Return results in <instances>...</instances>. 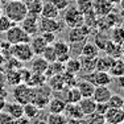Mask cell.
Returning <instances> with one entry per match:
<instances>
[{"label": "cell", "mask_w": 124, "mask_h": 124, "mask_svg": "<svg viewBox=\"0 0 124 124\" xmlns=\"http://www.w3.org/2000/svg\"><path fill=\"white\" fill-rule=\"evenodd\" d=\"M3 15L12 20L15 24H20L28 15V11L23 0H7L3 8Z\"/></svg>", "instance_id": "1"}, {"label": "cell", "mask_w": 124, "mask_h": 124, "mask_svg": "<svg viewBox=\"0 0 124 124\" xmlns=\"http://www.w3.org/2000/svg\"><path fill=\"white\" fill-rule=\"evenodd\" d=\"M53 96V91L50 90L48 85H42L38 87H33V93H32V103H34L36 106L42 110L48 106L49 100Z\"/></svg>", "instance_id": "2"}, {"label": "cell", "mask_w": 124, "mask_h": 124, "mask_svg": "<svg viewBox=\"0 0 124 124\" xmlns=\"http://www.w3.org/2000/svg\"><path fill=\"white\" fill-rule=\"evenodd\" d=\"M31 37L24 29L20 26V24H15L12 28H9L5 32V41L11 45L15 44H21V42H29Z\"/></svg>", "instance_id": "3"}, {"label": "cell", "mask_w": 124, "mask_h": 124, "mask_svg": "<svg viewBox=\"0 0 124 124\" xmlns=\"http://www.w3.org/2000/svg\"><path fill=\"white\" fill-rule=\"evenodd\" d=\"M33 50L29 42H21L11 45V57H15L20 62H29L33 58Z\"/></svg>", "instance_id": "4"}, {"label": "cell", "mask_w": 124, "mask_h": 124, "mask_svg": "<svg viewBox=\"0 0 124 124\" xmlns=\"http://www.w3.org/2000/svg\"><path fill=\"white\" fill-rule=\"evenodd\" d=\"M63 24L69 28H77L85 24V17L83 13H81L77 7H67L65 9V15H63Z\"/></svg>", "instance_id": "5"}, {"label": "cell", "mask_w": 124, "mask_h": 124, "mask_svg": "<svg viewBox=\"0 0 124 124\" xmlns=\"http://www.w3.org/2000/svg\"><path fill=\"white\" fill-rule=\"evenodd\" d=\"M32 93H33V87H29L26 83H19L13 86L12 98L15 102L20 104H26L32 102Z\"/></svg>", "instance_id": "6"}, {"label": "cell", "mask_w": 124, "mask_h": 124, "mask_svg": "<svg viewBox=\"0 0 124 124\" xmlns=\"http://www.w3.org/2000/svg\"><path fill=\"white\" fill-rule=\"evenodd\" d=\"M93 29L87 25H81L77 26V28H70L69 32V42L70 44H83L85 41H87V37L91 34Z\"/></svg>", "instance_id": "7"}, {"label": "cell", "mask_w": 124, "mask_h": 124, "mask_svg": "<svg viewBox=\"0 0 124 124\" xmlns=\"http://www.w3.org/2000/svg\"><path fill=\"white\" fill-rule=\"evenodd\" d=\"M85 79L94 85V86H108L112 82V77L107 71H100V70H94L91 73L83 75Z\"/></svg>", "instance_id": "8"}, {"label": "cell", "mask_w": 124, "mask_h": 124, "mask_svg": "<svg viewBox=\"0 0 124 124\" xmlns=\"http://www.w3.org/2000/svg\"><path fill=\"white\" fill-rule=\"evenodd\" d=\"M62 21L58 19H48V17L40 16L38 19V32H53L58 33L62 31Z\"/></svg>", "instance_id": "9"}, {"label": "cell", "mask_w": 124, "mask_h": 124, "mask_svg": "<svg viewBox=\"0 0 124 124\" xmlns=\"http://www.w3.org/2000/svg\"><path fill=\"white\" fill-rule=\"evenodd\" d=\"M53 48H54L55 54H57V61L62 62V63H65V62L71 57V46L66 41L55 40L54 44H53Z\"/></svg>", "instance_id": "10"}, {"label": "cell", "mask_w": 124, "mask_h": 124, "mask_svg": "<svg viewBox=\"0 0 124 124\" xmlns=\"http://www.w3.org/2000/svg\"><path fill=\"white\" fill-rule=\"evenodd\" d=\"M38 19H40V16L28 13L24 17V20L20 23V26L24 29L29 36H34V34L38 33Z\"/></svg>", "instance_id": "11"}, {"label": "cell", "mask_w": 124, "mask_h": 124, "mask_svg": "<svg viewBox=\"0 0 124 124\" xmlns=\"http://www.w3.org/2000/svg\"><path fill=\"white\" fill-rule=\"evenodd\" d=\"M114 9V5L108 0H93V11L98 17L106 16Z\"/></svg>", "instance_id": "12"}, {"label": "cell", "mask_w": 124, "mask_h": 124, "mask_svg": "<svg viewBox=\"0 0 124 124\" xmlns=\"http://www.w3.org/2000/svg\"><path fill=\"white\" fill-rule=\"evenodd\" d=\"M104 116V122L110 123V124H122L124 122V112L122 108H110L106 111Z\"/></svg>", "instance_id": "13"}, {"label": "cell", "mask_w": 124, "mask_h": 124, "mask_svg": "<svg viewBox=\"0 0 124 124\" xmlns=\"http://www.w3.org/2000/svg\"><path fill=\"white\" fill-rule=\"evenodd\" d=\"M29 62H31V71L32 73H42V74H45L46 69L49 66V62L42 55H33V58Z\"/></svg>", "instance_id": "14"}, {"label": "cell", "mask_w": 124, "mask_h": 124, "mask_svg": "<svg viewBox=\"0 0 124 124\" xmlns=\"http://www.w3.org/2000/svg\"><path fill=\"white\" fill-rule=\"evenodd\" d=\"M111 95H112V91L108 86H95V90H94V94H93V99L96 103H106L110 99Z\"/></svg>", "instance_id": "15"}, {"label": "cell", "mask_w": 124, "mask_h": 124, "mask_svg": "<svg viewBox=\"0 0 124 124\" xmlns=\"http://www.w3.org/2000/svg\"><path fill=\"white\" fill-rule=\"evenodd\" d=\"M29 45H31L32 50H33V54L34 55H41L45 49V46L48 44L45 42V40L42 38L41 34H34V36L31 37V41H29Z\"/></svg>", "instance_id": "16"}, {"label": "cell", "mask_w": 124, "mask_h": 124, "mask_svg": "<svg viewBox=\"0 0 124 124\" xmlns=\"http://www.w3.org/2000/svg\"><path fill=\"white\" fill-rule=\"evenodd\" d=\"M48 111L49 114H63V110L66 107V102L58 96H52V99L48 103Z\"/></svg>", "instance_id": "17"}, {"label": "cell", "mask_w": 124, "mask_h": 124, "mask_svg": "<svg viewBox=\"0 0 124 124\" xmlns=\"http://www.w3.org/2000/svg\"><path fill=\"white\" fill-rule=\"evenodd\" d=\"M63 115L66 117H69V119H82L85 116L78 103H66Z\"/></svg>", "instance_id": "18"}, {"label": "cell", "mask_w": 124, "mask_h": 124, "mask_svg": "<svg viewBox=\"0 0 124 124\" xmlns=\"http://www.w3.org/2000/svg\"><path fill=\"white\" fill-rule=\"evenodd\" d=\"M77 88L79 90L82 98H90V96H93V94H94L95 86H94L91 82H88L87 79L82 78V79H79V81L77 82Z\"/></svg>", "instance_id": "19"}, {"label": "cell", "mask_w": 124, "mask_h": 124, "mask_svg": "<svg viewBox=\"0 0 124 124\" xmlns=\"http://www.w3.org/2000/svg\"><path fill=\"white\" fill-rule=\"evenodd\" d=\"M46 85L50 87V90L53 93H57V91H61L63 90L65 87V82H63V78H62V73L61 74H54V75H50L46 81Z\"/></svg>", "instance_id": "20"}, {"label": "cell", "mask_w": 124, "mask_h": 124, "mask_svg": "<svg viewBox=\"0 0 124 124\" xmlns=\"http://www.w3.org/2000/svg\"><path fill=\"white\" fill-rule=\"evenodd\" d=\"M99 52H100V49L94 42H87V41H85V42L82 44V48H81V52H79V55L96 58L99 55Z\"/></svg>", "instance_id": "21"}, {"label": "cell", "mask_w": 124, "mask_h": 124, "mask_svg": "<svg viewBox=\"0 0 124 124\" xmlns=\"http://www.w3.org/2000/svg\"><path fill=\"white\" fill-rule=\"evenodd\" d=\"M4 111H7L8 114L15 119H19V117L24 116V104H20L17 102H12V103H8L5 104Z\"/></svg>", "instance_id": "22"}, {"label": "cell", "mask_w": 124, "mask_h": 124, "mask_svg": "<svg viewBox=\"0 0 124 124\" xmlns=\"http://www.w3.org/2000/svg\"><path fill=\"white\" fill-rule=\"evenodd\" d=\"M60 11L52 4V1H45L42 4V9H41V15L42 17H48V19H58L60 17Z\"/></svg>", "instance_id": "23"}, {"label": "cell", "mask_w": 124, "mask_h": 124, "mask_svg": "<svg viewBox=\"0 0 124 124\" xmlns=\"http://www.w3.org/2000/svg\"><path fill=\"white\" fill-rule=\"evenodd\" d=\"M79 107H81L83 115H91L95 112V107H96V102L93 99V96L90 98H82L78 102Z\"/></svg>", "instance_id": "24"}, {"label": "cell", "mask_w": 124, "mask_h": 124, "mask_svg": "<svg viewBox=\"0 0 124 124\" xmlns=\"http://www.w3.org/2000/svg\"><path fill=\"white\" fill-rule=\"evenodd\" d=\"M115 58L110 57V55H103V57H96V65H95V70H100V71H110L112 63H114Z\"/></svg>", "instance_id": "25"}, {"label": "cell", "mask_w": 124, "mask_h": 124, "mask_svg": "<svg viewBox=\"0 0 124 124\" xmlns=\"http://www.w3.org/2000/svg\"><path fill=\"white\" fill-rule=\"evenodd\" d=\"M26 7V11L31 15H36V16H40L41 15V9H42V0H23Z\"/></svg>", "instance_id": "26"}, {"label": "cell", "mask_w": 124, "mask_h": 124, "mask_svg": "<svg viewBox=\"0 0 124 124\" xmlns=\"http://www.w3.org/2000/svg\"><path fill=\"white\" fill-rule=\"evenodd\" d=\"M65 71L71 73V74H79L81 73V61L79 57H70L69 60L65 62Z\"/></svg>", "instance_id": "27"}, {"label": "cell", "mask_w": 124, "mask_h": 124, "mask_svg": "<svg viewBox=\"0 0 124 124\" xmlns=\"http://www.w3.org/2000/svg\"><path fill=\"white\" fill-rule=\"evenodd\" d=\"M79 61H81V71L87 74L95 70V65H96V58H91V57H83L79 55Z\"/></svg>", "instance_id": "28"}, {"label": "cell", "mask_w": 124, "mask_h": 124, "mask_svg": "<svg viewBox=\"0 0 124 124\" xmlns=\"http://www.w3.org/2000/svg\"><path fill=\"white\" fill-rule=\"evenodd\" d=\"M40 114H41V108L38 106H36L34 103L29 102L26 104H24V116L28 117L29 120L37 119L40 116Z\"/></svg>", "instance_id": "29"}, {"label": "cell", "mask_w": 124, "mask_h": 124, "mask_svg": "<svg viewBox=\"0 0 124 124\" xmlns=\"http://www.w3.org/2000/svg\"><path fill=\"white\" fill-rule=\"evenodd\" d=\"M46 81H48V78H46L45 74H42V73H32L29 79L26 81V85L29 87H38L45 85Z\"/></svg>", "instance_id": "30"}, {"label": "cell", "mask_w": 124, "mask_h": 124, "mask_svg": "<svg viewBox=\"0 0 124 124\" xmlns=\"http://www.w3.org/2000/svg\"><path fill=\"white\" fill-rule=\"evenodd\" d=\"M103 50L106 52V54L110 55V57H112V58L123 57L122 50H120V45L119 44H115L114 41H111V40H108V42L106 44V46L103 48Z\"/></svg>", "instance_id": "31"}, {"label": "cell", "mask_w": 124, "mask_h": 124, "mask_svg": "<svg viewBox=\"0 0 124 124\" xmlns=\"http://www.w3.org/2000/svg\"><path fill=\"white\" fill-rule=\"evenodd\" d=\"M112 78L115 77H120V75H124V57H119V58H115L114 63H112L110 71Z\"/></svg>", "instance_id": "32"}, {"label": "cell", "mask_w": 124, "mask_h": 124, "mask_svg": "<svg viewBox=\"0 0 124 124\" xmlns=\"http://www.w3.org/2000/svg\"><path fill=\"white\" fill-rule=\"evenodd\" d=\"M110 40L114 41L115 44H119V45L122 42H124V26L122 24L114 26V28H111Z\"/></svg>", "instance_id": "33"}, {"label": "cell", "mask_w": 124, "mask_h": 124, "mask_svg": "<svg viewBox=\"0 0 124 124\" xmlns=\"http://www.w3.org/2000/svg\"><path fill=\"white\" fill-rule=\"evenodd\" d=\"M65 71V63H62L60 61H54V62H50L48 69L45 71L46 78H49L50 75H54V74H61V73Z\"/></svg>", "instance_id": "34"}, {"label": "cell", "mask_w": 124, "mask_h": 124, "mask_svg": "<svg viewBox=\"0 0 124 124\" xmlns=\"http://www.w3.org/2000/svg\"><path fill=\"white\" fill-rule=\"evenodd\" d=\"M5 81H7L11 86H16V85L21 83L19 69H9V71L5 74Z\"/></svg>", "instance_id": "35"}, {"label": "cell", "mask_w": 124, "mask_h": 124, "mask_svg": "<svg viewBox=\"0 0 124 124\" xmlns=\"http://www.w3.org/2000/svg\"><path fill=\"white\" fill-rule=\"evenodd\" d=\"M75 7L81 13H87L93 9V0H75Z\"/></svg>", "instance_id": "36"}, {"label": "cell", "mask_w": 124, "mask_h": 124, "mask_svg": "<svg viewBox=\"0 0 124 124\" xmlns=\"http://www.w3.org/2000/svg\"><path fill=\"white\" fill-rule=\"evenodd\" d=\"M67 117L63 114H49L46 117V124H66Z\"/></svg>", "instance_id": "37"}, {"label": "cell", "mask_w": 124, "mask_h": 124, "mask_svg": "<svg viewBox=\"0 0 124 124\" xmlns=\"http://www.w3.org/2000/svg\"><path fill=\"white\" fill-rule=\"evenodd\" d=\"M123 103H124V98L119 94H112L110 99L107 100V104L110 108H122Z\"/></svg>", "instance_id": "38"}, {"label": "cell", "mask_w": 124, "mask_h": 124, "mask_svg": "<svg viewBox=\"0 0 124 124\" xmlns=\"http://www.w3.org/2000/svg\"><path fill=\"white\" fill-rule=\"evenodd\" d=\"M41 55H42V57L45 58V60L48 61L49 63H50V62L57 61V54H55V50H54V48H53V44H50V45H46Z\"/></svg>", "instance_id": "39"}, {"label": "cell", "mask_w": 124, "mask_h": 124, "mask_svg": "<svg viewBox=\"0 0 124 124\" xmlns=\"http://www.w3.org/2000/svg\"><path fill=\"white\" fill-rule=\"evenodd\" d=\"M62 78H63V82H65V86H66V87L77 86L78 78H77V75H75V74H71V73L63 71V73H62Z\"/></svg>", "instance_id": "40"}, {"label": "cell", "mask_w": 124, "mask_h": 124, "mask_svg": "<svg viewBox=\"0 0 124 124\" xmlns=\"http://www.w3.org/2000/svg\"><path fill=\"white\" fill-rule=\"evenodd\" d=\"M108 40H110V37H108L107 34H104L103 32H99V33L95 34V41H94V44H95L100 50H103V48L106 46V44L108 42Z\"/></svg>", "instance_id": "41"}, {"label": "cell", "mask_w": 124, "mask_h": 124, "mask_svg": "<svg viewBox=\"0 0 124 124\" xmlns=\"http://www.w3.org/2000/svg\"><path fill=\"white\" fill-rule=\"evenodd\" d=\"M15 25V23L12 20H9L5 15H1L0 16V33H5L9 28H12Z\"/></svg>", "instance_id": "42"}, {"label": "cell", "mask_w": 124, "mask_h": 124, "mask_svg": "<svg viewBox=\"0 0 124 124\" xmlns=\"http://www.w3.org/2000/svg\"><path fill=\"white\" fill-rule=\"evenodd\" d=\"M50 1H52V4L54 5V7L57 8L60 12L65 11V9H66V8L70 5V3H71L70 0H50Z\"/></svg>", "instance_id": "43"}, {"label": "cell", "mask_w": 124, "mask_h": 124, "mask_svg": "<svg viewBox=\"0 0 124 124\" xmlns=\"http://www.w3.org/2000/svg\"><path fill=\"white\" fill-rule=\"evenodd\" d=\"M0 124H13V117L4 110H0Z\"/></svg>", "instance_id": "44"}, {"label": "cell", "mask_w": 124, "mask_h": 124, "mask_svg": "<svg viewBox=\"0 0 124 124\" xmlns=\"http://www.w3.org/2000/svg\"><path fill=\"white\" fill-rule=\"evenodd\" d=\"M41 36L42 38L45 40V42L50 45V44H54V41L57 40V36H55V33H53V32H41Z\"/></svg>", "instance_id": "45"}, {"label": "cell", "mask_w": 124, "mask_h": 124, "mask_svg": "<svg viewBox=\"0 0 124 124\" xmlns=\"http://www.w3.org/2000/svg\"><path fill=\"white\" fill-rule=\"evenodd\" d=\"M107 110H108V104H107V102H106V103H96L95 112H98V114H100V115H104Z\"/></svg>", "instance_id": "46"}, {"label": "cell", "mask_w": 124, "mask_h": 124, "mask_svg": "<svg viewBox=\"0 0 124 124\" xmlns=\"http://www.w3.org/2000/svg\"><path fill=\"white\" fill-rule=\"evenodd\" d=\"M115 82H116V86L120 88V90L124 91V75L120 77H115Z\"/></svg>", "instance_id": "47"}, {"label": "cell", "mask_w": 124, "mask_h": 124, "mask_svg": "<svg viewBox=\"0 0 124 124\" xmlns=\"http://www.w3.org/2000/svg\"><path fill=\"white\" fill-rule=\"evenodd\" d=\"M13 124H32V123H31V120H29L28 117L21 116V117H19V119H15Z\"/></svg>", "instance_id": "48"}, {"label": "cell", "mask_w": 124, "mask_h": 124, "mask_svg": "<svg viewBox=\"0 0 124 124\" xmlns=\"http://www.w3.org/2000/svg\"><path fill=\"white\" fill-rule=\"evenodd\" d=\"M66 124H81V119H69L67 117Z\"/></svg>", "instance_id": "49"}, {"label": "cell", "mask_w": 124, "mask_h": 124, "mask_svg": "<svg viewBox=\"0 0 124 124\" xmlns=\"http://www.w3.org/2000/svg\"><path fill=\"white\" fill-rule=\"evenodd\" d=\"M5 57H4V54H3L1 52H0V69H1L3 66H4V63H5Z\"/></svg>", "instance_id": "50"}, {"label": "cell", "mask_w": 124, "mask_h": 124, "mask_svg": "<svg viewBox=\"0 0 124 124\" xmlns=\"http://www.w3.org/2000/svg\"><path fill=\"white\" fill-rule=\"evenodd\" d=\"M4 107H5V102L3 99H0V110H4Z\"/></svg>", "instance_id": "51"}, {"label": "cell", "mask_w": 124, "mask_h": 124, "mask_svg": "<svg viewBox=\"0 0 124 124\" xmlns=\"http://www.w3.org/2000/svg\"><path fill=\"white\" fill-rule=\"evenodd\" d=\"M108 1H110L112 5H117V4H119V1H120V0H108Z\"/></svg>", "instance_id": "52"}, {"label": "cell", "mask_w": 124, "mask_h": 124, "mask_svg": "<svg viewBox=\"0 0 124 124\" xmlns=\"http://www.w3.org/2000/svg\"><path fill=\"white\" fill-rule=\"evenodd\" d=\"M120 50H122V55L124 57V42L120 44Z\"/></svg>", "instance_id": "53"}, {"label": "cell", "mask_w": 124, "mask_h": 124, "mask_svg": "<svg viewBox=\"0 0 124 124\" xmlns=\"http://www.w3.org/2000/svg\"><path fill=\"white\" fill-rule=\"evenodd\" d=\"M117 5H120V8H122V9L124 11V0H120L119 4H117Z\"/></svg>", "instance_id": "54"}, {"label": "cell", "mask_w": 124, "mask_h": 124, "mask_svg": "<svg viewBox=\"0 0 124 124\" xmlns=\"http://www.w3.org/2000/svg\"><path fill=\"white\" fill-rule=\"evenodd\" d=\"M122 25L124 26V11H123V15H122Z\"/></svg>", "instance_id": "55"}, {"label": "cell", "mask_w": 124, "mask_h": 124, "mask_svg": "<svg viewBox=\"0 0 124 124\" xmlns=\"http://www.w3.org/2000/svg\"><path fill=\"white\" fill-rule=\"evenodd\" d=\"M37 124H46V120H42V122H41V120H38Z\"/></svg>", "instance_id": "56"}, {"label": "cell", "mask_w": 124, "mask_h": 124, "mask_svg": "<svg viewBox=\"0 0 124 124\" xmlns=\"http://www.w3.org/2000/svg\"><path fill=\"white\" fill-rule=\"evenodd\" d=\"M1 15H3V9L0 8V16H1Z\"/></svg>", "instance_id": "57"}, {"label": "cell", "mask_w": 124, "mask_h": 124, "mask_svg": "<svg viewBox=\"0 0 124 124\" xmlns=\"http://www.w3.org/2000/svg\"><path fill=\"white\" fill-rule=\"evenodd\" d=\"M122 110H123V112H124V103H123V106H122Z\"/></svg>", "instance_id": "58"}, {"label": "cell", "mask_w": 124, "mask_h": 124, "mask_svg": "<svg viewBox=\"0 0 124 124\" xmlns=\"http://www.w3.org/2000/svg\"><path fill=\"white\" fill-rule=\"evenodd\" d=\"M103 124H110V123H107V122H104V123H103Z\"/></svg>", "instance_id": "59"}, {"label": "cell", "mask_w": 124, "mask_h": 124, "mask_svg": "<svg viewBox=\"0 0 124 124\" xmlns=\"http://www.w3.org/2000/svg\"><path fill=\"white\" fill-rule=\"evenodd\" d=\"M1 3H3V0H0V4H1Z\"/></svg>", "instance_id": "60"}, {"label": "cell", "mask_w": 124, "mask_h": 124, "mask_svg": "<svg viewBox=\"0 0 124 124\" xmlns=\"http://www.w3.org/2000/svg\"><path fill=\"white\" fill-rule=\"evenodd\" d=\"M70 1H75V0H70Z\"/></svg>", "instance_id": "61"}, {"label": "cell", "mask_w": 124, "mask_h": 124, "mask_svg": "<svg viewBox=\"0 0 124 124\" xmlns=\"http://www.w3.org/2000/svg\"><path fill=\"white\" fill-rule=\"evenodd\" d=\"M122 124H124V122H123V123H122Z\"/></svg>", "instance_id": "62"}]
</instances>
